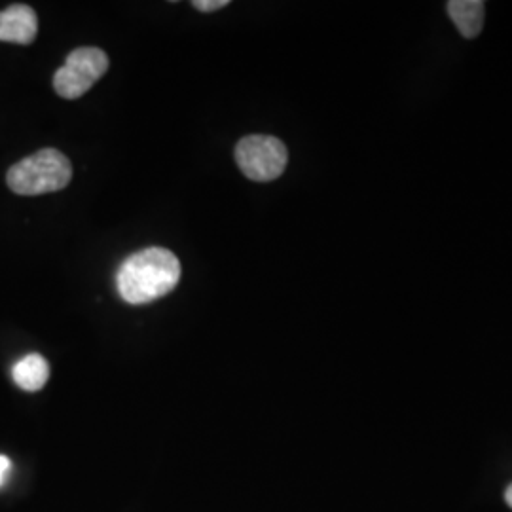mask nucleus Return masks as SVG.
I'll return each instance as SVG.
<instances>
[{"mask_svg":"<svg viewBox=\"0 0 512 512\" xmlns=\"http://www.w3.org/2000/svg\"><path fill=\"white\" fill-rule=\"evenodd\" d=\"M179 279V258L164 247H148L124 260L116 274V287L128 304L141 306L171 293Z\"/></svg>","mask_w":512,"mask_h":512,"instance_id":"1","label":"nucleus"},{"mask_svg":"<svg viewBox=\"0 0 512 512\" xmlns=\"http://www.w3.org/2000/svg\"><path fill=\"white\" fill-rule=\"evenodd\" d=\"M73 179V165L55 148L38 150L33 156L10 167L6 183L19 196H40L59 192Z\"/></svg>","mask_w":512,"mask_h":512,"instance_id":"2","label":"nucleus"},{"mask_svg":"<svg viewBox=\"0 0 512 512\" xmlns=\"http://www.w3.org/2000/svg\"><path fill=\"white\" fill-rule=\"evenodd\" d=\"M236 162L247 179L268 183L285 171L289 152L272 135H249L243 137L236 147Z\"/></svg>","mask_w":512,"mask_h":512,"instance_id":"3","label":"nucleus"},{"mask_svg":"<svg viewBox=\"0 0 512 512\" xmlns=\"http://www.w3.org/2000/svg\"><path fill=\"white\" fill-rule=\"evenodd\" d=\"M109 71V57L99 48H78L55 73L54 88L63 99H78Z\"/></svg>","mask_w":512,"mask_h":512,"instance_id":"4","label":"nucleus"},{"mask_svg":"<svg viewBox=\"0 0 512 512\" xmlns=\"http://www.w3.org/2000/svg\"><path fill=\"white\" fill-rule=\"evenodd\" d=\"M38 33L35 10L27 4H14L0 12V42L31 44Z\"/></svg>","mask_w":512,"mask_h":512,"instance_id":"5","label":"nucleus"},{"mask_svg":"<svg viewBox=\"0 0 512 512\" xmlns=\"http://www.w3.org/2000/svg\"><path fill=\"white\" fill-rule=\"evenodd\" d=\"M448 16L456 23L459 33L465 38H476L484 27V8L480 0H452L446 4Z\"/></svg>","mask_w":512,"mask_h":512,"instance_id":"6","label":"nucleus"},{"mask_svg":"<svg viewBox=\"0 0 512 512\" xmlns=\"http://www.w3.org/2000/svg\"><path fill=\"white\" fill-rule=\"evenodd\" d=\"M12 376H14V382L23 389V391H40L48 378H50V365L48 361L38 355V353H31L23 359H19L18 363L14 365L12 370Z\"/></svg>","mask_w":512,"mask_h":512,"instance_id":"7","label":"nucleus"},{"mask_svg":"<svg viewBox=\"0 0 512 512\" xmlns=\"http://www.w3.org/2000/svg\"><path fill=\"white\" fill-rule=\"evenodd\" d=\"M228 4H230L228 0H194L192 2V6L198 8L200 12H215V10H220Z\"/></svg>","mask_w":512,"mask_h":512,"instance_id":"8","label":"nucleus"},{"mask_svg":"<svg viewBox=\"0 0 512 512\" xmlns=\"http://www.w3.org/2000/svg\"><path fill=\"white\" fill-rule=\"evenodd\" d=\"M10 469H12V461L6 456H0V486L6 482V478L10 475Z\"/></svg>","mask_w":512,"mask_h":512,"instance_id":"9","label":"nucleus"},{"mask_svg":"<svg viewBox=\"0 0 512 512\" xmlns=\"http://www.w3.org/2000/svg\"><path fill=\"white\" fill-rule=\"evenodd\" d=\"M505 501H507V505L512 509V484H509V488L505 492Z\"/></svg>","mask_w":512,"mask_h":512,"instance_id":"10","label":"nucleus"}]
</instances>
